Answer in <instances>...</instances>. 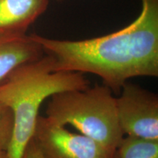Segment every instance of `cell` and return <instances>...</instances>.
I'll list each match as a JSON object with an SVG mask.
<instances>
[{
    "label": "cell",
    "mask_w": 158,
    "mask_h": 158,
    "mask_svg": "<svg viewBox=\"0 0 158 158\" xmlns=\"http://www.w3.org/2000/svg\"><path fill=\"white\" fill-rule=\"evenodd\" d=\"M140 15L111 34L62 40L33 34L55 70L92 73L113 93L135 77L158 76V0H141Z\"/></svg>",
    "instance_id": "1"
},
{
    "label": "cell",
    "mask_w": 158,
    "mask_h": 158,
    "mask_svg": "<svg viewBox=\"0 0 158 158\" xmlns=\"http://www.w3.org/2000/svg\"><path fill=\"white\" fill-rule=\"evenodd\" d=\"M89 86L90 81L84 73L55 70L53 59L45 54L11 72L0 83V102L10 108L14 119L8 158H22L34 134L40 108L46 99L57 92Z\"/></svg>",
    "instance_id": "2"
},
{
    "label": "cell",
    "mask_w": 158,
    "mask_h": 158,
    "mask_svg": "<svg viewBox=\"0 0 158 158\" xmlns=\"http://www.w3.org/2000/svg\"><path fill=\"white\" fill-rule=\"evenodd\" d=\"M49 98L46 117L61 126H72L109 149H117L124 135L118 123L116 98L108 86L95 84L66 90Z\"/></svg>",
    "instance_id": "3"
},
{
    "label": "cell",
    "mask_w": 158,
    "mask_h": 158,
    "mask_svg": "<svg viewBox=\"0 0 158 158\" xmlns=\"http://www.w3.org/2000/svg\"><path fill=\"white\" fill-rule=\"evenodd\" d=\"M32 139L43 158H116V149L70 132L46 116L37 118Z\"/></svg>",
    "instance_id": "4"
},
{
    "label": "cell",
    "mask_w": 158,
    "mask_h": 158,
    "mask_svg": "<svg viewBox=\"0 0 158 158\" xmlns=\"http://www.w3.org/2000/svg\"><path fill=\"white\" fill-rule=\"evenodd\" d=\"M116 98L118 123L124 135L158 140V96L138 84L126 82Z\"/></svg>",
    "instance_id": "5"
},
{
    "label": "cell",
    "mask_w": 158,
    "mask_h": 158,
    "mask_svg": "<svg viewBox=\"0 0 158 158\" xmlns=\"http://www.w3.org/2000/svg\"><path fill=\"white\" fill-rule=\"evenodd\" d=\"M43 55L42 47L33 34H0V83L20 65Z\"/></svg>",
    "instance_id": "6"
},
{
    "label": "cell",
    "mask_w": 158,
    "mask_h": 158,
    "mask_svg": "<svg viewBox=\"0 0 158 158\" xmlns=\"http://www.w3.org/2000/svg\"><path fill=\"white\" fill-rule=\"evenodd\" d=\"M50 0H0V34L24 35Z\"/></svg>",
    "instance_id": "7"
},
{
    "label": "cell",
    "mask_w": 158,
    "mask_h": 158,
    "mask_svg": "<svg viewBox=\"0 0 158 158\" xmlns=\"http://www.w3.org/2000/svg\"><path fill=\"white\" fill-rule=\"evenodd\" d=\"M116 158H158V140L124 136L116 149Z\"/></svg>",
    "instance_id": "8"
},
{
    "label": "cell",
    "mask_w": 158,
    "mask_h": 158,
    "mask_svg": "<svg viewBox=\"0 0 158 158\" xmlns=\"http://www.w3.org/2000/svg\"><path fill=\"white\" fill-rule=\"evenodd\" d=\"M14 119L10 108L0 102V150L7 151L13 135Z\"/></svg>",
    "instance_id": "9"
},
{
    "label": "cell",
    "mask_w": 158,
    "mask_h": 158,
    "mask_svg": "<svg viewBox=\"0 0 158 158\" xmlns=\"http://www.w3.org/2000/svg\"><path fill=\"white\" fill-rule=\"evenodd\" d=\"M22 158H43L32 138L26 147Z\"/></svg>",
    "instance_id": "10"
},
{
    "label": "cell",
    "mask_w": 158,
    "mask_h": 158,
    "mask_svg": "<svg viewBox=\"0 0 158 158\" xmlns=\"http://www.w3.org/2000/svg\"><path fill=\"white\" fill-rule=\"evenodd\" d=\"M0 158H8V157H7V151L0 150Z\"/></svg>",
    "instance_id": "11"
},
{
    "label": "cell",
    "mask_w": 158,
    "mask_h": 158,
    "mask_svg": "<svg viewBox=\"0 0 158 158\" xmlns=\"http://www.w3.org/2000/svg\"><path fill=\"white\" fill-rule=\"evenodd\" d=\"M59 1H62V0H59Z\"/></svg>",
    "instance_id": "12"
}]
</instances>
